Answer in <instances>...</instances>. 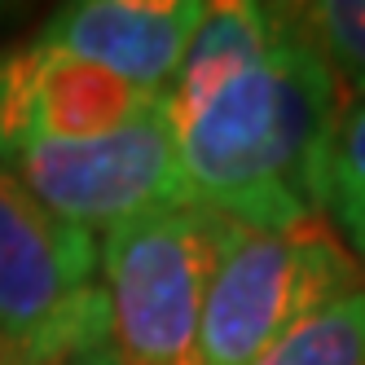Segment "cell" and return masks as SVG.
Here are the masks:
<instances>
[{
  "mask_svg": "<svg viewBox=\"0 0 365 365\" xmlns=\"http://www.w3.org/2000/svg\"><path fill=\"white\" fill-rule=\"evenodd\" d=\"M273 18L264 53L172 115L185 202L251 229L322 216V159L348 110L291 5H273Z\"/></svg>",
  "mask_w": 365,
  "mask_h": 365,
  "instance_id": "6da1fadb",
  "label": "cell"
},
{
  "mask_svg": "<svg viewBox=\"0 0 365 365\" xmlns=\"http://www.w3.org/2000/svg\"><path fill=\"white\" fill-rule=\"evenodd\" d=\"M229 220L163 207L106 233L97 286L106 304V365H202V308Z\"/></svg>",
  "mask_w": 365,
  "mask_h": 365,
  "instance_id": "7a4b0ae2",
  "label": "cell"
},
{
  "mask_svg": "<svg viewBox=\"0 0 365 365\" xmlns=\"http://www.w3.org/2000/svg\"><path fill=\"white\" fill-rule=\"evenodd\" d=\"M365 286V264L317 216L286 229L229 220L202 308V365H251L282 334Z\"/></svg>",
  "mask_w": 365,
  "mask_h": 365,
  "instance_id": "3957f363",
  "label": "cell"
},
{
  "mask_svg": "<svg viewBox=\"0 0 365 365\" xmlns=\"http://www.w3.org/2000/svg\"><path fill=\"white\" fill-rule=\"evenodd\" d=\"M97 238L58 220L0 163V348L36 365H106Z\"/></svg>",
  "mask_w": 365,
  "mask_h": 365,
  "instance_id": "277c9868",
  "label": "cell"
},
{
  "mask_svg": "<svg viewBox=\"0 0 365 365\" xmlns=\"http://www.w3.org/2000/svg\"><path fill=\"white\" fill-rule=\"evenodd\" d=\"M5 168L44 212L84 233H110L145 212L185 202L168 93L115 133L84 141H31L9 154Z\"/></svg>",
  "mask_w": 365,
  "mask_h": 365,
  "instance_id": "5b68a950",
  "label": "cell"
},
{
  "mask_svg": "<svg viewBox=\"0 0 365 365\" xmlns=\"http://www.w3.org/2000/svg\"><path fill=\"white\" fill-rule=\"evenodd\" d=\"M163 93H141L128 80L71 58L48 44L0 53V163L31 141H84L133 123Z\"/></svg>",
  "mask_w": 365,
  "mask_h": 365,
  "instance_id": "8992f818",
  "label": "cell"
},
{
  "mask_svg": "<svg viewBox=\"0 0 365 365\" xmlns=\"http://www.w3.org/2000/svg\"><path fill=\"white\" fill-rule=\"evenodd\" d=\"M202 14V0H75L44 22L40 44L106 66L141 93H168Z\"/></svg>",
  "mask_w": 365,
  "mask_h": 365,
  "instance_id": "52a82bcc",
  "label": "cell"
},
{
  "mask_svg": "<svg viewBox=\"0 0 365 365\" xmlns=\"http://www.w3.org/2000/svg\"><path fill=\"white\" fill-rule=\"evenodd\" d=\"M273 5H251V0H220L207 5L198 31L185 48L176 80L168 88V110L180 115L198 106L216 84H225L233 71H242L247 62H255L273 40Z\"/></svg>",
  "mask_w": 365,
  "mask_h": 365,
  "instance_id": "ba28073f",
  "label": "cell"
},
{
  "mask_svg": "<svg viewBox=\"0 0 365 365\" xmlns=\"http://www.w3.org/2000/svg\"><path fill=\"white\" fill-rule=\"evenodd\" d=\"M251 365H365V286L312 312Z\"/></svg>",
  "mask_w": 365,
  "mask_h": 365,
  "instance_id": "9c48e42d",
  "label": "cell"
},
{
  "mask_svg": "<svg viewBox=\"0 0 365 365\" xmlns=\"http://www.w3.org/2000/svg\"><path fill=\"white\" fill-rule=\"evenodd\" d=\"M299 31L317 48L348 106L365 101V0H312L291 5Z\"/></svg>",
  "mask_w": 365,
  "mask_h": 365,
  "instance_id": "30bf717a",
  "label": "cell"
},
{
  "mask_svg": "<svg viewBox=\"0 0 365 365\" xmlns=\"http://www.w3.org/2000/svg\"><path fill=\"white\" fill-rule=\"evenodd\" d=\"M322 212L365 255V101L339 115L322 159Z\"/></svg>",
  "mask_w": 365,
  "mask_h": 365,
  "instance_id": "8fae6325",
  "label": "cell"
},
{
  "mask_svg": "<svg viewBox=\"0 0 365 365\" xmlns=\"http://www.w3.org/2000/svg\"><path fill=\"white\" fill-rule=\"evenodd\" d=\"M0 365H36V361L22 356V352H14V348H0Z\"/></svg>",
  "mask_w": 365,
  "mask_h": 365,
  "instance_id": "7c38bea8",
  "label": "cell"
}]
</instances>
